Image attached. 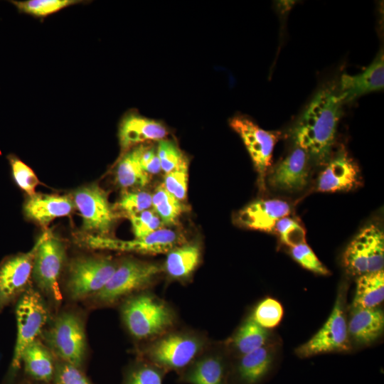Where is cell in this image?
<instances>
[{"instance_id": "cell-19", "label": "cell", "mask_w": 384, "mask_h": 384, "mask_svg": "<svg viewBox=\"0 0 384 384\" xmlns=\"http://www.w3.org/2000/svg\"><path fill=\"white\" fill-rule=\"evenodd\" d=\"M311 160L302 149L294 146L288 155L270 171L269 185L279 191L297 192L305 188L309 176Z\"/></svg>"}, {"instance_id": "cell-36", "label": "cell", "mask_w": 384, "mask_h": 384, "mask_svg": "<svg viewBox=\"0 0 384 384\" xmlns=\"http://www.w3.org/2000/svg\"><path fill=\"white\" fill-rule=\"evenodd\" d=\"M289 253L292 257L304 269L319 275L330 274V271L319 260L306 242L289 247Z\"/></svg>"}, {"instance_id": "cell-39", "label": "cell", "mask_w": 384, "mask_h": 384, "mask_svg": "<svg viewBox=\"0 0 384 384\" xmlns=\"http://www.w3.org/2000/svg\"><path fill=\"white\" fill-rule=\"evenodd\" d=\"M128 218L131 222L135 238L144 237L163 228L164 224L153 208L144 210Z\"/></svg>"}, {"instance_id": "cell-41", "label": "cell", "mask_w": 384, "mask_h": 384, "mask_svg": "<svg viewBox=\"0 0 384 384\" xmlns=\"http://www.w3.org/2000/svg\"><path fill=\"white\" fill-rule=\"evenodd\" d=\"M139 159L142 169L149 176L161 171L157 149L152 145H138Z\"/></svg>"}, {"instance_id": "cell-35", "label": "cell", "mask_w": 384, "mask_h": 384, "mask_svg": "<svg viewBox=\"0 0 384 384\" xmlns=\"http://www.w3.org/2000/svg\"><path fill=\"white\" fill-rule=\"evenodd\" d=\"M151 206V194L144 191L126 192L117 204V209L127 218L150 209Z\"/></svg>"}, {"instance_id": "cell-3", "label": "cell", "mask_w": 384, "mask_h": 384, "mask_svg": "<svg viewBox=\"0 0 384 384\" xmlns=\"http://www.w3.org/2000/svg\"><path fill=\"white\" fill-rule=\"evenodd\" d=\"M211 340L203 331L179 326L148 342L138 344L137 358L176 374L188 367Z\"/></svg>"}, {"instance_id": "cell-11", "label": "cell", "mask_w": 384, "mask_h": 384, "mask_svg": "<svg viewBox=\"0 0 384 384\" xmlns=\"http://www.w3.org/2000/svg\"><path fill=\"white\" fill-rule=\"evenodd\" d=\"M50 312L38 291L29 287L18 299L16 306L17 337L11 366L14 370L21 365L25 348L42 333Z\"/></svg>"}, {"instance_id": "cell-2", "label": "cell", "mask_w": 384, "mask_h": 384, "mask_svg": "<svg viewBox=\"0 0 384 384\" xmlns=\"http://www.w3.org/2000/svg\"><path fill=\"white\" fill-rule=\"evenodd\" d=\"M122 323L138 344L151 341L178 326L176 310L151 290L132 295L120 306Z\"/></svg>"}, {"instance_id": "cell-37", "label": "cell", "mask_w": 384, "mask_h": 384, "mask_svg": "<svg viewBox=\"0 0 384 384\" xmlns=\"http://www.w3.org/2000/svg\"><path fill=\"white\" fill-rule=\"evenodd\" d=\"M188 161L176 169L166 173L164 178V186L180 201L186 199L188 188Z\"/></svg>"}, {"instance_id": "cell-6", "label": "cell", "mask_w": 384, "mask_h": 384, "mask_svg": "<svg viewBox=\"0 0 384 384\" xmlns=\"http://www.w3.org/2000/svg\"><path fill=\"white\" fill-rule=\"evenodd\" d=\"M44 336L47 346L57 359L81 369L87 343L84 324L77 314H60Z\"/></svg>"}, {"instance_id": "cell-23", "label": "cell", "mask_w": 384, "mask_h": 384, "mask_svg": "<svg viewBox=\"0 0 384 384\" xmlns=\"http://www.w3.org/2000/svg\"><path fill=\"white\" fill-rule=\"evenodd\" d=\"M277 339L272 330L260 326L248 314L223 342L229 356L234 359Z\"/></svg>"}, {"instance_id": "cell-14", "label": "cell", "mask_w": 384, "mask_h": 384, "mask_svg": "<svg viewBox=\"0 0 384 384\" xmlns=\"http://www.w3.org/2000/svg\"><path fill=\"white\" fill-rule=\"evenodd\" d=\"M223 341H212L184 370L178 373L183 384H228L230 365Z\"/></svg>"}, {"instance_id": "cell-38", "label": "cell", "mask_w": 384, "mask_h": 384, "mask_svg": "<svg viewBox=\"0 0 384 384\" xmlns=\"http://www.w3.org/2000/svg\"><path fill=\"white\" fill-rule=\"evenodd\" d=\"M157 154L161 170L165 174L171 171L188 161L187 157L178 146L171 140H160L157 146Z\"/></svg>"}, {"instance_id": "cell-26", "label": "cell", "mask_w": 384, "mask_h": 384, "mask_svg": "<svg viewBox=\"0 0 384 384\" xmlns=\"http://www.w3.org/2000/svg\"><path fill=\"white\" fill-rule=\"evenodd\" d=\"M21 363L32 380L49 384L55 373L56 358L49 348L37 338L25 348Z\"/></svg>"}, {"instance_id": "cell-20", "label": "cell", "mask_w": 384, "mask_h": 384, "mask_svg": "<svg viewBox=\"0 0 384 384\" xmlns=\"http://www.w3.org/2000/svg\"><path fill=\"white\" fill-rule=\"evenodd\" d=\"M291 207L287 201L280 199H261L250 203L238 215L239 225L255 230L274 231L276 223L281 218L289 216Z\"/></svg>"}, {"instance_id": "cell-29", "label": "cell", "mask_w": 384, "mask_h": 384, "mask_svg": "<svg viewBox=\"0 0 384 384\" xmlns=\"http://www.w3.org/2000/svg\"><path fill=\"white\" fill-rule=\"evenodd\" d=\"M21 14L43 20L68 6L87 3L82 0H25L9 1Z\"/></svg>"}, {"instance_id": "cell-5", "label": "cell", "mask_w": 384, "mask_h": 384, "mask_svg": "<svg viewBox=\"0 0 384 384\" xmlns=\"http://www.w3.org/2000/svg\"><path fill=\"white\" fill-rule=\"evenodd\" d=\"M347 291L346 284L338 289L331 314L321 328L306 342L295 349L300 358L353 350L348 334Z\"/></svg>"}, {"instance_id": "cell-25", "label": "cell", "mask_w": 384, "mask_h": 384, "mask_svg": "<svg viewBox=\"0 0 384 384\" xmlns=\"http://www.w3.org/2000/svg\"><path fill=\"white\" fill-rule=\"evenodd\" d=\"M72 198L55 194H35L23 207L25 215L45 227L57 218L68 215L75 208Z\"/></svg>"}, {"instance_id": "cell-33", "label": "cell", "mask_w": 384, "mask_h": 384, "mask_svg": "<svg viewBox=\"0 0 384 384\" xmlns=\"http://www.w3.org/2000/svg\"><path fill=\"white\" fill-rule=\"evenodd\" d=\"M12 176L16 184L29 197L36 194L40 181L33 171L15 155L8 156Z\"/></svg>"}, {"instance_id": "cell-13", "label": "cell", "mask_w": 384, "mask_h": 384, "mask_svg": "<svg viewBox=\"0 0 384 384\" xmlns=\"http://www.w3.org/2000/svg\"><path fill=\"white\" fill-rule=\"evenodd\" d=\"M229 124L242 140L257 172L260 186L263 189L267 172L272 164L273 150L280 132L265 130L243 115L234 116L230 119Z\"/></svg>"}, {"instance_id": "cell-12", "label": "cell", "mask_w": 384, "mask_h": 384, "mask_svg": "<svg viewBox=\"0 0 384 384\" xmlns=\"http://www.w3.org/2000/svg\"><path fill=\"white\" fill-rule=\"evenodd\" d=\"M71 198L82 217L85 232L106 236L118 217L106 191L97 184H91L78 188Z\"/></svg>"}, {"instance_id": "cell-32", "label": "cell", "mask_w": 384, "mask_h": 384, "mask_svg": "<svg viewBox=\"0 0 384 384\" xmlns=\"http://www.w3.org/2000/svg\"><path fill=\"white\" fill-rule=\"evenodd\" d=\"M249 314L260 326L272 330L282 321L284 308L278 300L267 297L260 301Z\"/></svg>"}, {"instance_id": "cell-4", "label": "cell", "mask_w": 384, "mask_h": 384, "mask_svg": "<svg viewBox=\"0 0 384 384\" xmlns=\"http://www.w3.org/2000/svg\"><path fill=\"white\" fill-rule=\"evenodd\" d=\"M162 274L160 263L132 257L123 259L105 287L91 299L102 306L121 303L132 295L151 290Z\"/></svg>"}, {"instance_id": "cell-21", "label": "cell", "mask_w": 384, "mask_h": 384, "mask_svg": "<svg viewBox=\"0 0 384 384\" xmlns=\"http://www.w3.org/2000/svg\"><path fill=\"white\" fill-rule=\"evenodd\" d=\"M348 334L353 348L369 346L377 341L384 331V314L375 308L350 307Z\"/></svg>"}, {"instance_id": "cell-17", "label": "cell", "mask_w": 384, "mask_h": 384, "mask_svg": "<svg viewBox=\"0 0 384 384\" xmlns=\"http://www.w3.org/2000/svg\"><path fill=\"white\" fill-rule=\"evenodd\" d=\"M317 181V190L324 193L348 191L358 186L361 173L347 151L340 148L324 165Z\"/></svg>"}, {"instance_id": "cell-30", "label": "cell", "mask_w": 384, "mask_h": 384, "mask_svg": "<svg viewBox=\"0 0 384 384\" xmlns=\"http://www.w3.org/2000/svg\"><path fill=\"white\" fill-rule=\"evenodd\" d=\"M152 196V208L164 225H175L185 210L181 202L171 194L163 184L158 186Z\"/></svg>"}, {"instance_id": "cell-22", "label": "cell", "mask_w": 384, "mask_h": 384, "mask_svg": "<svg viewBox=\"0 0 384 384\" xmlns=\"http://www.w3.org/2000/svg\"><path fill=\"white\" fill-rule=\"evenodd\" d=\"M167 134V129L161 122L134 112L124 116L118 131L119 144L124 151L146 142H159Z\"/></svg>"}, {"instance_id": "cell-18", "label": "cell", "mask_w": 384, "mask_h": 384, "mask_svg": "<svg viewBox=\"0 0 384 384\" xmlns=\"http://www.w3.org/2000/svg\"><path fill=\"white\" fill-rule=\"evenodd\" d=\"M336 82L338 96L343 105L352 102L384 87V53L380 49L375 58L363 71L356 75L343 73Z\"/></svg>"}, {"instance_id": "cell-10", "label": "cell", "mask_w": 384, "mask_h": 384, "mask_svg": "<svg viewBox=\"0 0 384 384\" xmlns=\"http://www.w3.org/2000/svg\"><path fill=\"white\" fill-rule=\"evenodd\" d=\"M65 256L63 242L50 231L44 232L35 255L32 277L44 294L57 304L63 298L59 279Z\"/></svg>"}, {"instance_id": "cell-34", "label": "cell", "mask_w": 384, "mask_h": 384, "mask_svg": "<svg viewBox=\"0 0 384 384\" xmlns=\"http://www.w3.org/2000/svg\"><path fill=\"white\" fill-rule=\"evenodd\" d=\"M280 240L289 247L305 243L306 230L296 220L286 216L277 221L274 230Z\"/></svg>"}, {"instance_id": "cell-31", "label": "cell", "mask_w": 384, "mask_h": 384, "mask_svg": "<svg viewBox=\"0 0 384 384\" xmlns=\"http://www.w3.org/2000/svg\"><path fill=\"white\" fill-rule=\"evenodd\" d=\"M167 373L139 358L126 369L122 384H163Z\"/></svg>"}, {"instance_id": "cell-42", "label": "cell", "mask_w": 384, "mask_h": 384, "mask_svg": "<svg viewBox=\"0 0 384 384\" xmlns=\"http://www.w3.org/2000/svg\"><path fill=\"white\" fill-rule=\"evenodd\" d=\"M26 384H31V383H26Z\"/></svg>"}, {"instance_id": "cell-27", "label": "cell", "mask_w": 384, "mask_h": 384, "mask_svg": "<svg viewBox=\"0 0 384 384\" xmlns=\"http://www.w3.org/2000/svg\"><path fill=\"white\" fill-rule=\"evenodd\" d=\"M383 299V270L356 277L354 297L350 307L375 308L380 305Z\"/></svg>"}, {"instance_id": "cell-40", "label": "cell", "mask_w": 384, "mask_h": 384, "mask_svg": "<svg viewBox=\"0 0 384 384\" xmlns=\"http://www.w3.org/2000/svg\"><path fill=\"white\" fill-rule=\"evenodd\" d=\"M49 384H92L82 370L56 358L55 370Z\"/></svg>"}, {"instance_id": "cell-9", "label": "cell", "mask_w": 384, "mask_h": 384, "mask_svg": "<svg viewBox=\"0 0 384 384\" xmlns=\"http://www.w3.org/2000/svg\"><path fill=\"white\" fill-rule=\"evenodd\" d=\"M346 272L358 277L383 270L384 234L375 225L364 228L350 242L343 253Z\"/></svg>"}, {"instance_id": "cell-1", "label": "cell", "mask_w": 384, "mask_h": 384, "mask_svg": "<svg viewBox=\"0 0 384 384\" xmlns=\"http://www.w3.org/2000/svg\"><path fill=\"white\" fill-rule=\"evenodd\" d=\"M343 105L336 82L325 83L293 124L289 134L294 146L303 149L311 162L324 166L331 158Z\"/></svg>"}, {"instance_id": "cell-28", "label": "cell", "mask_w": 384, "mask_h": 384, "mask_svg": "<svg viewBox=\"0 0 384 384\" xmlns=\"http://www.w3.org/2000/svg\"><path fill=\"white\" fill-rule=\"evenodd\" d=\"M115 181L123 188L144 187L150 181V176L142 169L139 163L137 146L126 152L118 162Z\"/></svg>"}, {"instance_id": "cell-15", "label": "cell", "mask_w": 384, "mask_h": 384, "mask_svg": "<svg viewBox=\"0 0 384 384\" xmlns=\"http://www.w3.org/2000/svg\"><path fill=\"white\" fill-rule=\"evenodd\" d=\"M42 235L27 252L5 258L0 263V312L31 287L33 262Z\"/></svg>"}, {"instance_id": "cell-7", "label": "cell", "mask_w": 384, "mask_h": 384, "mask_svg": "<svg viewBox=\"0 0 384 384\" xmlns=\"http://www.w3.org/2000/svg\"><path fill=\"white\" fill-rule=\"evenodd\" d=\"M78 239L80 244L87 248L144 255L166 254L186 242L180 233L168 228H161L146 236L129 240L86 233L78 235Z\"/></svg>"}, {"instance_id": "cell-24", "label": "cell", "mask_w": 384, "mask_h": 384, "mask_svg": "<svg viewBox=\"0 0 384 384\" xmlns=\"http://www.w3.org/2000/svg\"><path fill=\"white\" fill-rule=\"evenodd\" d=\"M201 257L199 242H185L166 253L163 274L169 281L186 283L200 265Z\"/></svg>"}, {"instance_id": "cell-16", "label": "cell", "mask_w": 384, "mask_h": 384, "mask_svg": "<svg viewBox=\"0 0 384 384\" xmlns=\"http://www.w3.org/2000/svg\"><path fill=\"white\" fill-rule=\"evenodd\" d=\"M279 339L230 360L228 384H263L274 370L278 359Z\"/></svg>"}, {"instance_id": "cell-8", "label": "cell", "mask_w": 384, "mask_h": 384, "mask_svg": "<svg viewBox=\"0 0 384 384\" xmlns=\"http://www.w3.org/2000/svg\"><path fill=\"white\" fill-rule=\"evenodd\" d=\"M110 257H82L68 267L67 289L73 299L91 298L107 283L117 267Z\"/></svg>"}]
</instances>
